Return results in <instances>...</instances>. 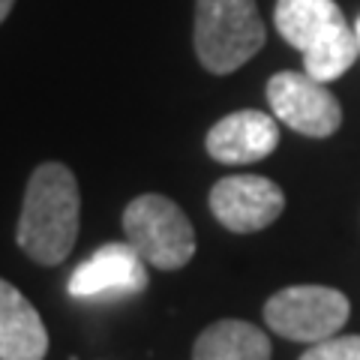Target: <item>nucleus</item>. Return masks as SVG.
Here are the masks:
<instances>
[{"label":"nucleus","mask_w":360,"mask_h":360,"mask_svg":"<svg viewBox=\"0 0 360 360\" xmlns=\"http://www.w3.org/2000/svg\"><path fill=\"white\" fill-rule=\"evenodd\" d=\"M264 45L255 0H195V54L213 75L238 72Z\"/></svg>","instance_id":"3"},{"label":"nucleus","mask_w":360,"mask_h":360,"mask_svg":"<svg viewBox=\"0 0 360 360\" xmlns=\"http://www.w3.org/2000/svg\"><path fill=\"white\" fill-rule=\"evenodd\" d=\"M300 360H360V336H330L312 342Z\"/></svg>","instance_id":"12"},{"label":"nucleus","mask_w":360,"mask_h":360,"mask_svg":"<svg viewBox=\"0 0 360 360\" xmlns=\"http://www.w3.org/2000/svg\"><path fill=\"white\" fill-rule=\"evenodd\" d=\"M127 243L160 270H180L195 255V229L189 217L165 195H139L123 210Z\"/></svg>","instance_id":"4"},{"label":"nucleus","mask_w":360,"mask_h":360,"mask_svg":"<svg viewBox=\"0 0 360 360\" xmlns=\"http://www.w3.org/2000/svg\"><path fill=\"white\" fill-rule=\"evenodd\" d=\"M13 4H15V0H0V25L6 21V15H9V9H13Z\"/></svg>","instance_id":"13"},{"label":"nucleus","mask_w":360,"mask_h":360,"mask_svg":"<svg viewBox=\"0 0 360 360\" xmlns=\"http://www.w3.org/2000/svg\"><path fill=\"white\" fill-rule=\"evenodd\" d=\"M279 144V120L264 111H234L213 123L207 132V153L225 165H246L270 156Z\"/></svg>","instance_id":"9"},{"label":"nucleus","mask_w":360,"mask_h":360,"mask_svg":"<svg viewBox=\"0 0 360 360\" xmlns=\"http://www.w3.org/2000/svg\"><path fill=\"white\" fill-rule=\"evenodd\" d=\"M193 360H270V340L250 321L222 319L201 330Z\"/></svg>","instance_id":"11"},{"label":"nucleus","mask_w":360,"mask_h":360,"mask_svg":"<svg viewBox=\"0 0 360 360\" xmlns=\"http://www.w3.org/2000/svg\"><path fill=\"white\" fill-rule=\"evenodd\" d=\"M348 312V297L328 285H291L264 303L267 328L295 342L330 340L345 328Z\"/></svg>","instance_id":"5"},{"label":"nucleus","mask_w":360,"mask_h":360,"mask_svg":"<svg viewBox=\"0 0 360 360\" xmlns=\"http://www.w3.org/2000/svg\"><path fill=\"white\" fill-rule=\"evenodd\" d=\"M82 219L78 180L63 162H42L27 180L15 240L37 264L54 267L72 252Z\"/></svg>","instance_id":"1"},{"label":"nucleus","mask_w":360,"mask_h":360,"mask_svg":"<svg viewBox=\"0 0 360 360\" xmlns=\"http://www.w3.org/2000/svg\"><path fill=\"white\" fill-rule=\"evenodd\" d=\"M148 288V262L129 243H105L72 270L66 291L75 300H117Z\"/></svg>","instance_id":"7"},{"label":"nucleus","mask_w":360,"mask_h":360,"mask_svg":"<svg viewBox=\"0 0 360 360\" xmlns=\"http://www.w3.org/2000/svg\"><path fill=\"white\" fill-rule=\"evenodd\" d=\"M274 117L309 139H328L342 127V105L321 82L307 72H276L267 82Z\"/></svg>","instance_id":"6"},{"label":"nucleus","mask_w":360,"mask_h":360,"mask_svg":"<svg viewBox=\"0 0 360 360\" xmlns=\"http://www.w3.org/2000/svg\"><path fill=\"white\" fill-rule=\"evenodd\" d=\"M49 330L33 303L15 285L0 279V360H42Z\"/></svg>","instance_id":"10"},{"label":"nucleus","mask_w":360,"mask_h":360,"mask_svg":"<svg viewBox=\"0 0 360 360\" xmlns=\"http://www.w3.org/2000/svg\"><path fill=\"white\" fill-rule=\"evenodd\" d=\"M354 33H357V45H360V18H357V27H354Z\"/></svg>","instance_id":"14"},{"label":"nucleus","mask_w":360,"mask_h":360,"mask_svg":"<svg viewBox=\"0 0 360 360\" xmlns=\"http://www.w3.org/2000/svg\"><path fill=\"white\" fill-rule=\"evenodd\" d=\"M274 25L303 51V70L321 84L342 78L360 54L357 33L333 0H276Z\"/></svg>","instance_id":"2"},{"label":"nucleus","mask_w":360,"mask_h":360,"mask_svg":"<svg viewBox=\"0 0 360 360\" xmlns=\"http://www.w3.org/2000/svg\"><path fill=\"white\" fill-rule=\"evenodd\" d=\"M285 195L270 177L231 174L210 189V210L234 234H252L279 219Z\"/></svg>","instance_id":"8"}]
</instances>
